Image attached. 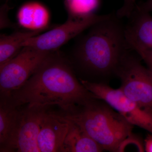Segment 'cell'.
<instances>
[{
    "mask_svg": "<svg viewBox=\"0 0 152 152\" xmlns=\"http://www.w3.org/2000/svg\"><path fill=\"white\" fill-rule=\"evenodd\" d=\"M18 107L57 105L66 113L97 99L75 76L70 64L55 51L23 86L6 98Z\"/></svg>",
    "mask_w": 152,
    "mask_h": 152,
    "instance_id": "1",
    "label": "cell"
},
{
    "mask_svg": "<svg viewBox=\"0 0 152 152\" xmlns=\"http://www.w3.org/2000/svg\"><path fill=\"white\" fill-rule=\"evenodd\" d=\"M121 19L116 13L108 14L79 37L73 47L72 56L83 71L96 76L117 75L129 50Z\"/></svg>",
    "mask_w": 152,
    "mask_h": 152,
    "instance_id": "2",
    "label": "cell"
},
{
    "mask_svg": "<svg viewBox=\"0 0 152 152\" xmlns=\"http://www.w3.org/2000/svg\"><path fill=\"white\" fill-rule=\"evenodd\" d=\"M63 116L78 126L104 150L122 151L132 137L133 125L108 105L96 100Z\"/></svg>",
    "mask_w": 152,
    "mask_h": 152,
    "instance_id": "3",
    "label": "cell"
},
{
    "mask_svg": "<svg viewBox=\"0 0 152 152\" xmlns=\"http://www.w3.org/2000/svg\"><path fill=\"white\" fill-rule=\"evenodd\" d=\"M53 52L23 47L17 56L0 66L1 98L8 97L23 86Z\"/></svg>",
    "mask_w": 152,
    "mask_h": 152,
    "instance_id": "4",
    "label": "cell"
},
{
    "mask_svg": "<svg viewBox=\"0 0 152 152\" xmlns=\"http://www.w3.org/2000/svg\"><path fill=\"white\" fill-rule=\"evenodd\" d=\"M80 81L95 97L102 100L132 124L152 134V111L142 107L123 92L102 83L80 79Z\"/></svg>",
    "mask_w": 152,
    "mask_h": 152,
    "instance_id": "5",
    "label": "cell"
},
{
    "mask_svg": "<svg viewBox=\"0 0 152 152\" xmlns=\"http://www.w3.org/2000/svg\"><path fill=\"white\" fill-rule=\"evenodd\" d=\"M132 52L128 50L117 72L121 82L119 88L142 107L152 111V76Z\"/></svg>",
    "mask_w": 152,
    "mask_h": 152,
    "instance_id": "6",
    "label": "cell"
},
{
    "mask_svg": "<svg viewBox=\"0 0 152 152\" xmlns=\"http://www.w3.org/2000/svg\"><path fill=\"white\" fill-rule=\"evenodd\" d=\"M107 15L94 14L84 17L69 16L67 20L62 25L27 39L23 43V47H31L44 51H56L72 39L105 18Z\"/></svg>",
    "mask_w": 152,
    "mask_h": 152,
    "instance_id": "7",
    "label": "cell"
},
{
    "mask_svg": "<svg viewBox=\"0 0 152 152\" xmlns=\"http://www.w3.org/2000/svg\"><path fill=\"white\" fill-rule=\"evenodd\" d=\"M45 108L20 110L15 129L4 152H40L38 139Z\"/></svg>",
    "mask_w": 152,
    "mask_h": 152,
    "instance_id": "8",
    "label": "cell"
},
{
    "mask_svg": "<svg viewBox=\"0 0 152 152\" xmlns=\"http://www.w3.org/2000/svg\"><path fill=\"white\" fill-rule=\"evenodd\" d=\"M125 25L128 48L141 57L152 56V16L136 6Z\"/></svg>",
    "mask_w": 152,
    "mask_h": 152,
    "instance_id": "9",
    "label": "cell"
},
{
    "mask_svg": "<svg viewBox=\"0 0 152 152\" xmlns=\"http://www.w3.org/2000/svg\"><path fill=\"white\" fill-rule=\"evenodd\" d=\"M69 127V121L63 115L45 112L38 136L40 152H61Z\"/></svg>",
    "mask_w": 152,
    "mask_h": 152,
    "instance_id": "10",
    "label": "cell"
},
{
    "mask_svg": "<svg viewBox=\"0 0 152 152\" xmlns=\"http://www.w3.org/2000/svg\"><path fill=\"white\" fill-rule=\"evenodd\" d=\"M19 26L28 31H46L49 26L50 14L43 5L37 2L26 3L17 14Z\"/></svg>",
    "mask_w": 152,
    "mask_h": 152,
    "instance_id": "11",
    "label": "cell"
},
{
    "mask_svg": "<svg viewBox=\"0 0 152 152\" xmlns=\"http://www.w3.org/2000/svg\"><path fill=\"white\" fill-rule=\"evenodd\" d=\"M68 120L69 127L61 152H99L103 151V149L78 126Z\"/></svg>",
    "mask_w": 152,
    "mask_h": 152,
    "instance_id": "12",
    "label": "cell"
},
{
    "mask_svg": "<svg viewBox=\"0 0 152 152\" xmlns=\"http://www.w3.org/2000/svg\"><path fill=\"white\" fill-rule=\"evenodd\" d=\"M0 106V151L3 152L13 134L20 110L6 99L1 98Z\"/></svg>",
    "mask_w": 152,
    "mask_h": 152,
    "instance_id": "13",
    "label": "cell"
},
{
    "mask_svg": "<svg viewBox=\"0 0 152 152\" xmlns=\"http://www.w3.org/2000/svg\"><path fill=\"white\" fill-rule=\"evenodd\" d=\"M45 31H19L11 35L0 37V66L8 61L19 53L23 44L29 38L38 35Z\"/></svg>",
    "mask_w": 152,
    "mask_h": 152,
    "instance_id": "14",
    "label": "cell"
},
{
    "mask_svg": "<svg viewBox=\"0 0 152 152\" xmlns=\"http://www.w3.org/2000/svg\"><path fill=\"white\" fill-rule=\"evenodd\" d=\"M100 0H65L69 16L84 17L95 14L99 7Z\"/></svg>",
    "mask_w": 152,
    "mask_h": 152,
    "instance_id": "15",
    "label": "cell"
},
{
    "mask_svg": "<svg viewBox=\"0 0 152 152\" xmlns=\"http://www.w3.org/2000/svg\"><path fill=\"white\" fill-rule=\"evenodd\" d=\"M137 0H124V4L116 13L117 16L121 18H128L134 10L137 4Z\"/></svg>",
    "mask_w": 152,
    "mask_h": 152,
    "instance_id": "16",
    "label": "cell"
},
{
    "mask_svg": "<svg viewBox=\"0 0 152 152\" xmlns=\"http://www.w3.org/2000/svg\"><path fill=\"white\" fill-rule=\"evenodd\" d=\"M8 5L6 3L1 8V29L5 28L14 27L15 25H13L8 18V12L9 11Z\"/></svg>",
    "mask_w": 152,
    "mask_h": 152,
    "instance_id": "17",
    "label": "cell"
},
{
    "mask_svg": "<svg viewBox=\"0 0 152 152\" xmlns=\"http://www.w3.org/2000/svg\"><path fill=\"white\" fill-rule=\"evenodd\" d=\"M137 6L142 10L150 13L152 12V0H147L145 2L137 4Z\"/></svg>",
    "mask_w": 152,
    "mask_h": 152,
    "instance_id": "18",
    "label": "cell"
},
{
    "mask_svg": "<svg viewBox=\"0 0 152 152\" xmlns=\"http://www.w3.org/2000/svg\"><path fill=\"white\" fill-rule=\"evenodd\" d=\"M145 150L147 152H152V134L148 135L145 140Z\"/></svg>",
    "mask_w": 152,
    "mask_h": 152,
    "instance_id": "19",
    "label": "cell"
},
{
    "mask_svg": "<svg viewBox=\"0 0 152 152\" xmlns=\"http://www.w3.org/2000/svg\"><path fill=\"white\" fill-rule=\"evenodd\" d=\"M146 64L148 69L152 77V57H148L143 59Z\"/></svg>",
    "mask_w": 152,
    "mask_h": 152,
    "instance_id": "20",
    "label": "cell"
}]
</instances>
